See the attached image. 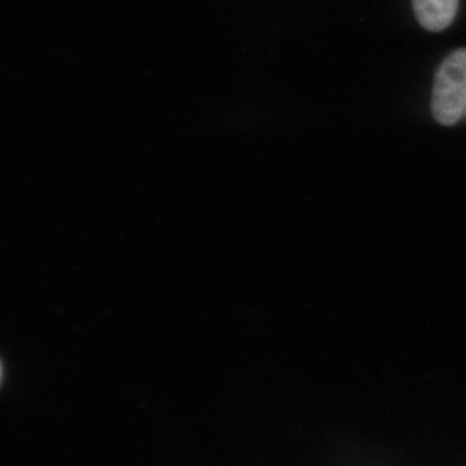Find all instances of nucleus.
Returning a JSON list of instances; mask_svg holds the SVG:
<instances>
[{"label":"nucleus","mask_w":466,"mask_h":466,"mask_svg":"<svg viewBox=\"0 0 466 466\" xmlns=\"http://www.w3.org/2000/svg\"><path fill=\"white\" fill-rule=\"evenodd\" d=\"M417 20L429 32H441L458 14L459 0H412Z\"/></svg>","instance_id":"2"},{"label":"nucleus","mask_w":466,"mask_h":466,"mask_svg":"<svg viewBox=\"0 0 466 466\" xmlns=\"http://www.w3.org/2000/svg\"><path fill=\"white\" fill-rule=\"evenodd\" d=\"M466 110V48L444 58L435 75L431 112L441 125L452 126Z\"/></svg>","instance_id":"1"}]
</instances>
